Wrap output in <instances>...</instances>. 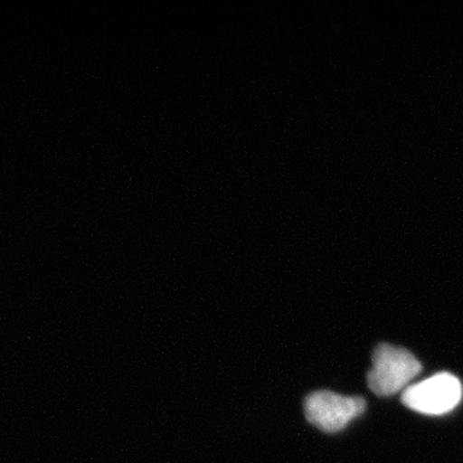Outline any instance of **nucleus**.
<instances>
[{"mask_svg": "<svg viewBox=\"0 0 463 463\" xmlns=\"http://www.w3.org/2000/svg\"><path fill=\"white\" fill-rule=\"evenodd\" d=\"M365 410L364 399L343 397L331 392H317L304 404L307 421L325 432H337Z\"/></svg>", "mask_w": 463, "mask_h": 463, "instance_id": "7ed1b4c3", "label": "nucleus"}, {"mask_svg": "<svg viewBox=\"0 0 463 463\" xmlns=\"http://www.w3.org/2000/svg\"><path fill=\"white\" fill-rule=\"evenodd\" d=\"M419 359L403 347L380 344L374 349L373 364L368 373V388L377 397H390L403 390L420 374Z\"/></svg>", "mask_w": 463, "mask_h": 463, "instance_id": "f257e3e1", "label": "nucleus"}, {"mask_svg": "<svg viewBox=\"0 0 463 463\" xmlns=\"http://www.w3.org/2000/svg\"><path fill=\"white\" fill-rule=\"evenodd\" d=\"M461 381L450 373H438L405 390V407L422 414L439 416L455 410L462 399Z\"/></svg>", "mask_w": 463, "mask_h": 463, "instance_id": "f03ea898", "label": "nucleus"}]
</instances>
